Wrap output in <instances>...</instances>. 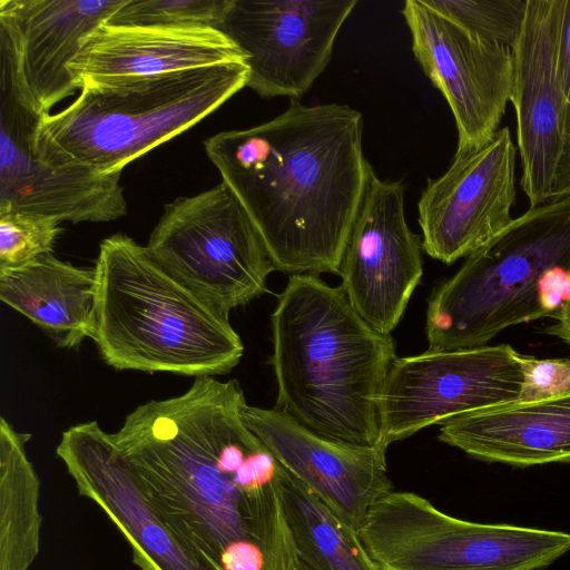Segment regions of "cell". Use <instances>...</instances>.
Wrapping results in <instances>:
<instances>
[{"mask_svg": "<svg viewBox=\"0 0 570 570\" xmlns=\"http://www.w3.org/2000/svg\"><path fill=\"white\" fill-rule=\"evenodd\" d=\"M236 380L196 377L149 401L111 436L155 513L179 542L220 570H282L277 481L283 465L244 419Z\"/></svg>", "mask_w": 570, "mask_h": 570, "instance_id": "6da1fadb", "label": "cell"}, {"mask_svg": "<svg viewBox=\"0 0 570 570\" xmlns=\"http://www.w3.org/2000/svg\"><path fill=\"white\" fill-rule=\"evenodd\" d=\"M363 116L291 99L273 119L204 141L261 234L275 269L338 275L367 183Z\"/></svg>", "mask_w": 570, "mask_h": 570, "instance_id": "7a4b0ae2", "label": "cell"}, {"mask_svg": "<svg viewBox=\"0 0 570 570\" xmlns=\"http://www.w3.org/2000/svg\"><path fill=\"white\" fill-rule=\"evenodd\" d=\"M275 409L322 438L380 440L377 400L395 341L354 309L341 286L291 275L272 314Z\"/></svg>", "mask_w": 570, "mask_h": 570, "instance_id": "3957f363", "label": "cell"}, {"mask_svg": "<svg viewBox=\"0 0 570 570\" xmlns=\"http://www.w3.org/2000/svg\"><path fill=\"white\" fill-rule=\"evenodd\" d=\"M97 274L94 341L116 370L215 376L230 372L244 345L228 316L202 301L124 234L105 238Z\"/></svg>", "mask_w": 570, "mask_h": 570, "instance_id": "277c9868", "label": "cell"}, {"mask_svg": "<svg viewBox=\"0 0 570 570\" xmlns=\"http://www.w3.org/2000/svg\"><path fill=\"white\" fill-rule=\"evenodd\" d=\"M245 62L150 77L86 81L65 109L39 119L37 157L100 174L125 166L188 130L246 87Z\"/></svg>", "mask_w": 570, "mask_h": 570, "instance_id": "5b68a950", "label": "cell"}, {"mask_svg": "<svg viewBox=\"0 0 570 570\" xmlns=\"http://www.w3.org/2000/svg\"><path fill=\"white\" fill-rule=\"evenodd\" d=\"M570 271V195L530 207L440 284L428 302L430 351L487 345L503 330L547 317L546 287Z\"/></svg>", "mask_w": 570, "mask_h": 570, "instance_id": "8992f818", "label": "cell"}, {"mask_svg": "<svg viewBox=\"0 0 570 570\" xmlns=\"http://www.w3.org/2000/svg\"><path fill=\"white\" fill-rule=\"evenodd\" d=\"M358 535L379 570H537L570 550L567 532L470 522L402 491L370 508Z\"/></svg>", "mask_w": 570, "mask_h": 570, "instance_id": "52a82bcc", "label": "cell"}, {"mask_svg": "<svg viewBox=\"0 0 570 570\" xmlns=\"http://www.w3.org/2000/svg\"><path fill=\"white\" fill-rule=\"evenodd\" d=\"M147 248L225 316L266 293L267 277L276 271L252 218L223 181L166 204Z\"/></svg>", "mask_w": 570, "mask_h": 570, "instance_id": "ba28073f", "label": "cell"}, {"mask_svg": "<svg viewBox=\"0 0 570 570\" xmlns=\"http://www.w3.org/2000/svg\"><path fill=\"white\" fill-rule=\"evenodd\" d=\"M522 354L508 344L396 357L379 400V444L389 448L430 425L519 401Z\"/></svg>", "mask_w": 570, "mask_h": 570, "instance_id": "9c48e42d", "label": "cell"}, {"mask_svg": "<svg viewBox=\"0 0 570 570\" xmlns=\"http://www.w3.org/2000/svg\"><path fill=\"white\" fill-rule=\"evenodd\" d=\"M402 14L416 61L452 111L455 154L482 146L499 130L510 101L511 49L464 28L440 0H406Z\"/></svg>", "mask_w": 570, "mask_h": 570, "instance_id": "30bf717a", "label": "cell"}, {"mask_svg": "<svg viewBox=\"0 0 570 570\" xmlns=\"http://www.w3.org/2000/svg\"><path fill=\"white\" fill-rule=\"evenodd\" d=\"M357 0H230L218 27L242 50L246 87L298 99L327 67Z\"/></svg>", "mask_w": 570, "mask_h": 570, "instance_id": "8fae6325", "label": "cell"}, {"mask_svg": "<svg viewBox=\"0 0 570 570\" xmlns=\"http://www.w3.org/2000/svg\"><path fill=\"white\" fill-rule=\"evenodd\" d=\"M402 179L380 178L371 166L341 263V287L375 331L400 323L423 275L422 240L406 222Z\"/></svg>", "mask_w": 570, "mask_h": 570, "instance_id": "7c38bea8", "label": "cell"}, {"mask_svg": "<svg viewBox=\"0 0 570 570\" xmlns=\"http://www.w3.org/2000/svg\"><path fill=\"white\" fill-rule=\"evenodd\" d=\"M127 0H0L1 73L20 106L42 118L80 90L69 65Z\"/></svg>", "mask_w": 570, "mask_h": 570, "instance_id": "4fadbf2b", "label": "cell"}, {"mask_svg": "<svg viewBox=\"0 0 570 570\" xmlns=\"http://www.w3.org/2000/svg\"><path fill=\"white\" fill-rule=\"evenodd\" d=\"M517 147L508 127L472 150L454 154L448 170L429 179L417 203L422 247L452 264L468 257L512 220Z\"/></svg>", "mask_w": 570, "mask_h": 570, "instance_id": "5bb4252c", "label": "cell"}, {"mask_svg": "<svg viewBox=\"0 0 570 570\" xmlns=\"http://www.w3.org/2000/svg\"><path fill=\"white\" fill-rule=\"evenodd\" d=\"M564 0H528L522 31L511 48L510 101L517 118L520 185L530 207L550 200L567 157L558 52Z\"/></svg>", "mask_w": 570, "mask_h": 570, "instance_id": "9a60e30c", "label": "cell"}, {"mask_svg": "<svg viewBox=\"0 0 570 570\" xmlns=\"http://www.w3.org/2000/svg\"><path fill=\"white\" fill-rule=\"evenodd\" d=\"M40 118L17 101L8 78L0 76V213L24 212L73 224L105 223L127 214L121 173L53 167L33 150Z\"/></svg>", "mask_w": 570, "mask_h": 570, "instance_id": "2e32d148", "label": "cell"}, {"mask_svg": "<svg viewBox=\"0 0 570 570\" xmlns=\"http://www.w3.org/2000/svg\"><path fill=\"white\" fill-rule=\"evenodd\" d=\"M56 453L79 494L94 501L126 538L140 570H220L195 557L160 520L111 434L96 421L66 430Z\"/></svg>", "mask_w": 570, "mask_h": 570, "instance_id": "e0dca14e", "label": "cell"}, {"mask_svg": "<svg viewBox=\"0 0 570 570\" xmlns=\"http://www.w3.org/2000/svg\"><path fill=\"white\" fill-rule=\"evenodd\" d=\"M244 419L278 462L357 532L370 508L393 491L387 448L322 438L275 407L247 404Z\"/></svg>", "mask_w": 570, "mask_h": 570, "instance_id": "ac0fdd59", "label": "cell"}, {"mask_svg": "<svg viewBox=\"0 0 570 570\" xmlns=\"http://www.w3.org/2000/svg\"><path fill=\"white\" fill-rule=\"evenodd\" d=\"M242 50L210 27L100 24L69 65L86 81L150 77L218 63L245 62Z\"/></svg>", "mask_w": 570, "mask_h": 570, "instance_id": "d6986e66", "label": "cell"}, {"mask_svg": "<svg viewBox=\"0 0 570 570\" xmlns=\"http://www.w3.org/2000/svg\"><path fill=\"white\" fill-rule=\"evenodd\" d=\"M439 440L485 462L570 464V393L450 419L441 424Z\"/></svg>", "mask_w": 570, "mask_h": 570, "instance_id": "ffe728a7", "label": "cell"}, {"mask_svg": "<svg viewBox=\"0 0 570 570\" xmlns=\"http://www.w3.org/2000/svg\"><path fill=\"white\" fill-rule=\"evenodd\" d=\"M0 298L41 328L58 347L76 348L96 330L97 274L52 253L0 268Z\"/></svg>", "mask_w": 570, "mask_h": 570, "instance_id": "44dd1931", "label": "cell"}, {"mask_svg": "<svg viewBox=\"0 0 570 570\" xmlns=\"http://www.w3.org/2000/svg\"><path fill=\"white\" fill-rule=\"evenodd\" d=\"M277 499L288 539L312 570H379L358 532L284 466Z\"/></svg>", "mask_w": 570, "mask_h": 570, "instance_id": "7402d4cb", "label": "cell"}, {"mask_svg": "<svg viewBox=\"0 0 570 570\" xmlns=\"http://www.w3.org/2000/svg\"><path fill=\"white\" fill-rule=\"evenodd\" d=\"M31 434L0 420V570H28L39 552V478L27 456Z\"/></svg>", "mask_w": 570, "mask_h": 570, "instance_id": "603a6c76", "label": "cell"}, {"mask_svg": "<svg viewBox=\"0 0 570 570\" xmlns=\"http://www.w3.org/2000/svg\"><path fill=\"white\" fill-rule=\"evenodd\" d=\"M229 3L230 0H127L107 23L218 29Z\"/></svg>", "mask_w": 570, "mask_h": 570, "instance_id": "cb8c5ba5", "label": "cell"}, {"mask_svg": "<svg viewBox=\"0 0 570 570\" xmlns=\"http://www.w3.org/2000/svg\"><path fill=\"white\" fill-rule=\"evenodd\" d=\"M443 9L481 39L512 48L523 27L528 0H440Z\"/></svg>", "mask_w": 570, "mask_h": 570, "instance_id": "d4e9b609", "label": "cell"}, {"mask_svg": "<svg viewBox=\"0 0 570 570\" xmlns=\"http://www.w3.org/2000/svg\"><path fill=\"white\" fill-rule=\"evenodd\" d=\"M60 220L24 212L0 213V268L24 265L52 253Z\"/></svg>", "mask_w": 570, "mask_h": 570, "instance_id": "484cf974", "label": "cell"}, {"mask_svg": "<svg viewBox=\"0 0 570 570\" xmlns=\"http://www.w3.org/2000/svg\"><path fill=\"white\" fill-rule=\"evenodd\" d=\"M523 387L518 402H535L570 393V358L522 355Z\"/></svg>", "mask_w": 570, "mask_h": 570, "instance_id": "4316f807", "label": "cell"}, {"mask_svg": "<svg viewBox=\"0 0 570 570\" xmlns=\"http://www.w3.org/2000/svg\"><path fill=\"white\" fill-rule=\"evenodd\" d=\"M558 79L564 108V135L568 157L570 156V0H564L558 52Z\"/></svg>", "mask_w": 570, "mask_h": 570, "instance_id": "83f0119b", "label": "cell"}, {"mask_svg": "<svg viewBox=\"0 0 570 570\" xmlns=\"http://www.w3.org/2000/svg\"><path fill=\"white\" fill-rule=\"evenodd\" d=\"M557 323L546 328L550 335L557 336L570 345V298L553 314Z\"/></svg>", "mask_w": 570, "mask_h": 570, "instance_id": "f1b7e54d", "label": "cell"}, {"mask_svg": "<svg viewBox=\"0 0 570 570\" xmlns=\"http://www.w3.org/2000/svg\"><path fill=\"white\" fill-rule=\"evenodd\" d=\"M283 524V522H282ZM284 556L282 570H312L294 550L288 535L283 527Z\"/></svg>", "mask_w": 570, "mask_h": 570, "instance_id": "f546056e", "label": "cell"}, {"mask_svg": "<svg viewBox=\"0 0 570 570\" xmlns=\"http://www.w3.org/2000/svg\"><path fill=\"white\" fill-rule=\"evenodd\" d=\"M570 195V156L564 159L552 198Z\"/></svg>", "mask_w": 570, "mask_h": 570, "instance_id": "4dcf8cb0", "label": "cell"}]
</instances>
